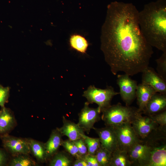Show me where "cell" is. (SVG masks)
Masks as SVG:
<instances>
[{
	"label": "cell",
	"instance_id": "6da1fadb",
	"mask_svg": "<svg viewBox=\"0 0 166 166\" xmlns=\"http://www.w3.org/2000/svg\"><path fill=\"white\" fill-rule=\"evenodd\" d=\"M138 12L132 3L116 1L107 7L101 49L114 75L120 72L129 76L142 73L153 53L140 31Z\"/></svg>",
	"mask_w": 166,
	"mask_h": 166
},
{
	"label": "cell",
	"instance_id": "7a4b0ae2",
	"mask_svg": "<svg viewBox=\"0 0 166 166\" xmlns=\"http://www.w3.org/2000/svg\"><path fill=\"white\" fill-rule=\"evenodd\" d=\"M138 23L143 37L152 47L166 52V3L159 0L146 5L138 12Z\"/></svg>",
	"mask_w": 166,
	"mask_h": 166
},
{
	"label": "cell",
	"instance_id": "3957f363",
	"mask_svg": "<svg viewBox=\"0 0 166 166\" xmlns=\"http://www.w3.org/2000/svg\"><path fill=\"white\" fill-rule=\"evenodd\" d=\"M159 128L145 140L149 147V156L146 166H166V143L165 130Z\"/></svg>",
	"mask_w": 166,
	"mask_h": 166
},
{
	"label": "cell",
	"instance_id": "277c9868",
	"mask_svg": "<svg viewBox=\"0 0 166 166\" xmlns=\"http://www.w3.org/2000/svg\"><path fill=\"white\" fill-rule=\"evenodd\" d=\"M138 109L128 105L124 106L118 103L102 109L101 118L106 126L114 128L125 123H131L132 119Z\"/></svg>",
	"mask_w": 166,
	"mask_h": 166
},
{
	"label": "cell",
	"instance_id": "5b68a950",
	"mask_svg": "<svg viewBox=\"0 0 166 166\" xmlns=\"http://www.w3.org/2000/svg\"><path fill=\"white\" fill-rule=\"evenodd\" d=\"M119 94L116 92L114 88L108 86L105 89L97 88L90 85L84 92L83 96L86 98L89 104H97L101 111L111 105V101L115 95Z\"/></svg>",
	"mask_w": 166,
	"mask_h": 166
},
{
	"label": "cell",
	"instance_id": "8992f818",
	"mask_svg": "<svg viewBox=\"0 0 166 166\" xmlns=\"http://www.w3.org/2000/svg\"><path fill=\"white\" fill-rule=\"evenodd\" d=\"M138 109L133 117L131 124L138 138L144 140L160 126L149 115L143 116Z\"/></svg>",
	"mask_w": 166,
	"mask_h": 166
},
{
	"label": "cell",
	"instance_id": "52a82bcc",
	"mask_svg": "<svg viewBox=\"0 0 166 166\" xmlns=\"http://www.w3.org/2000/svg\"><path fill=\"white\" fill-rule=\"evenodd\" d=\"M89 104L85 103L83 108L78 114V122L77 124L87 134L94 128V124L101 118V111L98 107L97 108H90Z\"/></svg>",
	"mask_w": 166,
	"mask_h": 166
},
{
	"label": "cell",
	"instance_id": "ba28073f",
	"mask_svg": "<svg viewBox=\"0 0 166 166\" xmlns=\"http://www.w3.org/2000/svg\"><path fill=\"white\" fill-rule=\"evenodd\" d=\"M4 148L14 156L29 155L30 150L28 139L17 137L6 134L0 136Z\"/></svg>",
	"mask_w": 166,
	"mask_h": 166
},
{
	"label": "cell",
	"instance_id": "9c48e42d",
	"mask_svg": "<svg viewBox=\"0 0 166 166\" xmlns=\"http://www.w3.org/2000/svg\"><path fill=\"white\" fill-rule=\"evenodd\" d=\"M114 128L120 148L127 151L140 140L131 123H125Z\"/></svg>",
	"mask_w": 166,
	"mask_h": 166
},
{
	"label": "cell",
	"instance_id": "30bf717a",
	"mask_svg": "<svg viewBox=\"0 0 166 166\" xmlns=\"http://www.w3.org/2000/svg\"><path fill=\"white\" fill-rule=\"evenodd\" d=\"M129 76L124 74L117 76V84L120 88L119 94L126 105L128 106L136 97L137 82Z\"/></svg>",
	"mask_w": 166,
	"mask_h": 166
},
{
	"label": "cell",
	"instance_id": "8fae6325",
	"mask_svg": "<svg viewBox=\"0 0 166 166\" xmlns=\"http://www.w3.org/2000/svg\"><path fill=\"white\" fill-rule=\"evenodd\" d=\"M149 147L145 140L140 139L127 152L132 165L146 166L149 156Z\"/></svg>",
	"mask_w": 166,
	"mask_h": 166
},
{
	"label": "cell",
	"instance_id": "7c38bea8",
	"mask_svg": "<svg viewBox=\"0 0 166 166\" xmlns=\"http://www.w3.org/2000/svg\"><path fill=\"white\" fill-rule=\"evenodd\" d=\"M99 136L101 146L112 153L119 148L114 128L106 126L101 128L93 129Z\"/></svg>",
	"mask_w": 166,
	"mask_h": 166
},
{
	"label": "cell",
	"instance_id": "4fadbf2b",
	"mask_svg": "<svg viewBox=\"0 0 166 166\" xmlns=\"http://www.w3.org/2000/svg\"><path fill=\"white\" fill-rule=\"evenodd\" d=\"M142 73V83L149 85L157 93L166 94V81L153 68L148 66Z\"/></svg>",
	"mask_w": 166,
	"mask_h": 166
},
{
	"label": "cell",
	"instance_id": "5bb4252c",
	"mask_svg": "<svg viewBox=\"0 0 166 166\" xmlns=\"http://www.w3.org/2000/svg\"><path fill=\"white\" fill-rule=\"evenodd\" d=\"M63 124L60 128H57L62 135L67 136L68 139L74 141L81 138H83L85 135V131L77 124L62 117Z\"/></svg>",
	"mask_w": 166,
	"mask_h": 166
},
{
	"label": "cell",
	"instance_id": "9a60e30c",
	"mask_svg": "<svg viewBox=\"0 0 166 166\" xmlns=\"http://www.w3.org/2000/svg\"><path fill=\"white\" fill-rule=\"evenodd\" d=\"M166 107V94L156 93L151 97L142 112L152 115L164 110Z\"/></svg>",
	"mask_w": 166,
	"mask_h": 166
},
{
	"label": "cell",
	"instance_id": "2e32d148",
	"mask_svg": "<svg viewBox=\"0 0 166 166\" xmlns=\"http://www.w3.org/2000/svg\"><path fill=\"white\" fill-rule=\"evenodd\" d=\"M156 93L149 85L142 83L137 85L136 95L139 111L143 112L151 97Z\"/></svg>",
	"mask_w": 166,
	"mask_h": 166
},
{
	"label": "cell",
	"instance_id": "e0dca14e",
	"mask_svg": "<svg viewBox=\"0 0 166 166\" xmlns=\"http://www.w3.org/2000/svg\"><path fill=\"white\" fill-rule=\"evenodd\" d=\"M63 136L57 128L53 130L50 137L44 145L48 159L52 157L57 152L61 146Z\"/></svg>",
	"mask_w": 166,
	"mask_h": 166
},
{
	"label": "cell",
	"instance_id": "ac0fdd59",
	"mask_svg": "<svg viewBox=\"0 0 166 166\" xmlns=\"http://www.w3.org/2000/svg\"><path fill=\"white\" fill-rule=\"evenodd\" d=\"M15 124L14 116L11 111L5 107L0 110V135L8 134Z\"/></svg>",
	"mask_w": 166,
	"mask_h": 166
},
{
	"label": "cell",
	"instance_id": "d6986e66",
	"mask_svg": "<svg viewBox=\"0 0 166 166\" xmlns=\"http://www.w3.org/2000/svg\"><path fill=\"white\" fill-rule=\"evenodd\" d=\"M28 140L30 152L38 161L43 162L48 160L44 143L33 139Z\"/></svg>",
	"mask_w": 166,
	"mask_h": 166
},
{
	"label": "cell",
	"instance_id": "ffe728a7",
	"mask_svg": "<svg viewBox=\"0 0 166 166\" xmlns=\"http://www.w3.org/2000/svg\"><path fill=\"white\" fill-rule=\"evenodd\" d=\"M132 165L127 151L119 148L112 153L110 166H130Z\"/></svg>",
	"mask_w": 166,
	"mask_h": 166
},
{
	"label": "cell",
	"instance_id": "44dd1931",
	"mask_svg": "<svg viewBox=\"0 0 166 166\" xmlns=\"http://www.w3.org/2000/svg\"><path fill=\"white\" fill-rule=\"evenodd\" d=\"M69 42L72 48L82 53H86L89 46L88 42L86 38L79 34L71 35L69 38Z\"/></svg>",
	"mask_w": 166,
	"mask_h": 166
},
{
	"label": "cell",
	"instance_id": "7402d4cb",
	"mask_svg": "<svg viewBox=\"0 0 166 166\" xmlns=\"http://www.w3.org/2000/svg\"><path fill=\"white\" fill-rule=\"evenodd\" d=\"M52 157L50 166H71L74 161L69 154L63 151L57 152Z\"/></svg>",
	"mask_w": 166,
	"mask_h": 166
},
{
	"label": "cell",
	"instance_id": "603a6c76",
	"mask_svg": "<svg viewBox=\"0 0 166 166\" xmlns=\"http://www.w3.org/2000/svg\"><path fill=\"white\" fill-rule=\"evenodd\" d=\"M9 164L11 166H34L37 164L28 155L19 154L14 156Z\"/></svg>",
	"mask_w": 166,
	"mask_h": 166
},
{
	"label": "cell",
	"instance_id": "cb8c5ba5",
	"mask_svg": "<svg viewBox=\"0 0 166 166\" xmlns=\"http://www.w3.org/2000/svg\"><path fill=\"white\" fill-rule=\"evenodd\" d=\"M95 155L100 166H110L112 156V152L101 145Z\"/></svg>",
	"mask_w": 166,
	"mask_h": 166
},
{
	"label": "cell",
	"instance_id": "d4e9b609",
	"mask_svg": "<svg viewBox=\"0 0 166 166\" xmlns=\"http://www.w3.org/2000/svg\"><path fill=\"white\" fill-rule=\"evenodd\" d=\"M83 138L87 147L88 153L95 155L101 146L99 138L91 137L85 135Z\"/></svg>",
	"mask_w": 166,
	"mask_h": 166
},
{
	"label": "cell",
	"instance_id": "484cf974",
	"mask_svg": "<svg viewBox=\"0 0 166 166\" xmlns=\"http://www.w3.org/2000/svg\"><path fill=\"white\" fill-rule=\"evenodd\" d=\"M61 146L69 154L74 157L75 159L82 157L80 155L77 146L72 141L69 139L63 140Z\"/></svg>",
	"mask_w": 166,
	"mask_h": 166
},
{
	"label": "cell",
	"instance_id": "4316f807",
	"mask_svg": "<svg viewBox=\"0 0 166 166\" xmlns=\"http://www.w3.org/2000/svg\"><path fill=\"white\" fill-rule=\"evenodd\" d=\"M157 73L166 81V52H163L161 56L156 60Z\"/></svg>",
	"mask_w": 166,
	"mask_h": 166
},
{
	"label": "cell",
	"instance_id": "83f0119b",
	"mask_svg": "<svg viewBox=\"0 0 166 166\" xmlns=\"http://www.w3.org/2000/svg\"><path fill=\"white\" fill-rule=\"evenodd\" d=\"M149 116L159 126L162 127H165L166 125L165 110L159 113Z\"/></svg>",
	"mask_w": 166,
	"mask_h": 166
},
{
	"label": "cell",
	"instance_id": "f1b7e54d",
	"mask_svg": "<svg viewBox=\"0 0 166 166\" xmlns=\"http://www.w3.org/2000/svg\"><path fill=\"white\" fill-rule=\"evenodd\" d=\"M72 141L77 146L79 153L81 157H84L88 153L87 147L83 138Z\"/></svg>",
	"mask_w": 166,
	"mask_h": 166
},
{
	"label": "cell",
	"instance_id": "f546056e",
	"mask_svg": "<svg viewBox=\"0 0 166 166\" xmlns=\"http://www.w3.org/2000/svg\"><path fill=\"white\" fill-rule=\"evenodd\" d=\"M10 88L9 87H4L0 85V106L4 107L6 103L8 102Z\"/></svg>",
	"mask_w": 166,
	"mask_h": 166
},
{
	"label": "cell",
	"instance_id": "4dcf8cb0",
	"mask_svg": "<svg viewBox=\"0 0 166 166\" xmlns=\"http://www.w3.org/2000/svg\"><path fill=\"white\" fill-rule=\"evenodd\" d=\"M83 157L89 166H100L95 155L88 153Z\"/></svg>",
	"mask_w": 166,
	"mask_h": 166
},
{
	"label": "cell",
	"instance_id": "1f68e13d",
	"mask_svg": "<svg viewBox=\"0 0 166 166\" xmlns=\"http://www.w3.org/2000/svg\"><path fill=\"white\" fill-rule=\"evenodd\" d=\"M7 157L5 152L0 148V166L6 165L7 164Z\"/></svg>",
	"mask_w": 166,
	"mask_h": 166
},
{
	"label": "cell",
	"instance_id": "d6a6232c",
	"mask_svg": "<svg viewBox=\"0 0 166 166\" xmlns=\"http://www.w3.org/2000/svg\"><path fill=\"white\" fill-rule=\"evenodd\" d=\"M73 166H89L83 157L76 159L72 164Z\"/></svg>",
	"mask_w": 166,
	"mask_h": 166
}]
</instances>
